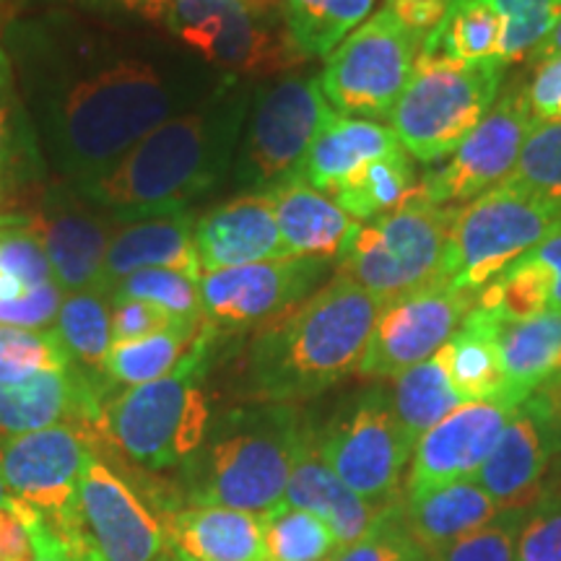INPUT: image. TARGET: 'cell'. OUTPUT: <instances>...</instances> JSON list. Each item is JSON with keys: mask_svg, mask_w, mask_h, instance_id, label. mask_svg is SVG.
<instances>
[{"mask_svg": "<svg viewBox=\"0 0 561 561\" xmlns=\"http://www.w3.org/2000/svg\"><path fill=\"white\" fill-rule=\"evenodd\" d=\"M3 45L45 161L68 182L104 172L224 79L164 47L76 24L21 26Z\"/></svg>", "mask_w": 561, "mask_h": 561, "instance_id": "1", "label": "cell"}, {"mask_svg": "<svg viewBox=\"0 0 561 561\" xmlns=\"http://www.w3.org/2000/svg\"><path fill=\"white\" fill-rule=\"evenodd\" d=\"M250 102L242 81L224 76L206 100L161 123L104 172L70 185L117 221L187 208L229 174Z\"/></svg>", "mask_w": 561, "mask_h": 561, "instance_id": "2", "label": "cell"}, {"mask_svg": "<svg viewBox=\"0 0 561 561\" xmlns=\"http://www.w3.org/2000/svg\"><path fill=\"white\" fill-rule=\"evenodd\" d=\"M385 301L335 276L284 318L261 328L242 362V396L294 403L320 396L359 369Z\"/></svg>", "mask_w": 561, "mask_h": 561, "instance_id": "3", "label": "cell"}, {"mask_svg": "<svg viewBox=\"0 0 561 561\" xmlns=\"http://www.w3.org/2000/svg\"><path fill=\"white\" fill-rule=\"evenodd\" d=\"M307 421L294 403L250 401L210 421L185 471L187 504H219L265 515L284 502Z\"/></svg>", "mask_w": 561, "mask_h": 561, "instance_id": "4", "label": "cell"}, {"mask_svg": "<svg viewBox=\"0 0 561 561\" xmlns=\"http://www.w3.org/2000/svg\"><path fill=\"white\" fill-rule=\"evenodd\" d=\"M219 339L206 322L170 375L107 398L96 432L149 471L185 466L201 450L214 421L206 377Z\"/></svg>", "mask_w": 561, "mask_h": 561, "instance_id": "5", "label": "cell"}, {"mask_svg": "<svg viewBox=\"0 0 561 561\" xmlns=\"http://www.w3.org/2000/svg\"><path fill=\"white\" fill-rule=\"evenodd\" d=\"M455 219L458 208L434 206L413 193L403 206L356 224L335 261V276L382 301L439 280Z\"/></svg>", "mask_w": 561, "mask_h": 561, "instance_id": "6", "label": "cell"}, {"mask_svg": "<svg viewBox=\"0 0 561 561\" xmlns=\"http://www.w3.org/2000/svg\"><path fill=\"white\" fill-rule=\"evenodd\" d=\"M500 60L462 62L421 53L401 100L390 112V128L411 159L434 164L458 149L500 100Z\"/></svg>", "mask_w": 561, "mask_h": 561, "instance_id": "7", "label": "cell"}, {"mask_svg": "<svg viewBox=\"0 0 561 561\" xmlns=\"http://www.w3.org/2000/svg\"><path fill=\"white\" fill-rule=\"evenodd\" d=\"M561 227V201L500 182L458 208L442 278L479 294Z\"/></svg>", "mask_w": 561, "mask_h": 561, "instance_id": "8", "label": "cell"}, {"mask_svg": "<svg viewBox=\"0 0 561 561\" xmlns=\"http://www.w3.org/2000/svg\"><path fill=\"white\" fill-rule=\"evenodd\" d=\"M335 110L320 89V79L286 73L252 96L240 149L234 157V187L240 193H268L297 178L312 140Z\"/></svg>", "mask_w": 561, "mask_h": 561, "instance_id": "9", "label": "cell"}, {"mask_svg": "<svg viewBox=\"0 0 561 561\" xmlns=\"http://www.w3.org/2000/svg\"><path fill=\"white\" fill-rule=\"evenodd\" d=\"M276 19L240 0H172L161 26L206 66L242 79L291 73L307 62Z\"/></svg>", "mask_w": 561, "mask_h": 561, "instance_id": "10", "label": "cell"}, {"mask_svg": "<svg viewBox=\"0 0 561 561\" xmlns=\"http://www.w3.org/2000/svg\"><path fill=\"white\" fill-rule=\"evenodd\" d=\"M419 50L421 42L396 13L377 11L328 55L320 73L322 94L343 117H390L411 79Z\"/></svg>", "mask_w": 561, "mask_h": 561, "instance_id": "11", "label": "cell"}, {"mask_svg": "<svg viewBox=\"0 0 561 561\" xmlns=\"http://www.w3.org/2000/svg\"><path fill=\"white\" fill-rule=\"evenodd\" d=\"M318 447L351 491L385 507L398 500V483L416 445L392 411L388 392L371 388L351 398L325 430H318Z\"/></svg>", "mask_w": 561, "mask_h": 561, "instance_id": "12", "label": "cell"}, {"mask_svg": "<svg viewBox=\"0 0 561 561\" xmlns=\"http://www.w3.org/2000/svg\"><path fill=\"white\" fill-rule=\"evenodd\" d=\"M473 305L476 294L453 289L445 278L385 301L356 371L367 380H396L432 359L458 333Z\"/></svg>", "mask_w": 561, "mask_h": 561, "instance_id": "13", "label": "cell"}, {"mask_svg": "<svg viewBox=\"0 0 561 561\" xmlns=\"http://www.w3.org/2000/svg\"><path fill=\"white\" fill-rule=\"evenodd\" d=\"M325 261L278 257L201 273L203 318L216 333L261 331L301 305L328 273Z\"/></svg>", "mask_w": 561, "mask_h": 561, "instance_id": "14", "label": "cell"}, {"mask_svg": "<svg viewBox=\"0 0 561 561\" xmlns=\"http://www.w3.org/2000/svg\"><path fill=\"white\" fill-rule=\"evenodd\" d=\"M94 439L81 426L0 437V476L13 500L30 504L60 528L76 525V494L83 468L94 455Z\"/></svg>", "mask_w": 561, "mask_h": 561, "instance_id": "15", "label": "cell"}, {"mask_svg": "<svg viewBox=\"0 0 561 561\" xmlns=\"http://www.w3.org/2000/svg\"><path fill=\"white\" fill-rule=\"evenodd\" d=\"M536 128L530 117L525 89H512L486 117L460 140L447 161L419 182V195L434 206H450L458 201H471L500 185L515 170L520 151Z\"/></svg>", "mask_w": 561, "mask_h": 561, "instance_id": "16", "label": "cell"}, {"mask_svg": "<svg viewBox=\"0 0 561 561\" xmlns=\"http://www.w3.org/2000/svg\"><path fill=\"white\" fill-rule=\"evenodd\" d=\"M115 216L96 208L68 180L42 187L37 210L26 227L34 231L53 278L62 291H100L104 255L117 229Z\"/></svg>", "mask_w": 561, "mask_h": 561, "instance_id": "17", "label": "cell"}, {"mask_svg": "<svg viewBox=\"0 0 561 561\" xmlns=\"http://www.w3.org/2000/svg\"><path fill=\"white\" fill-rule=\"evenodd\" d=\"M76 523L102 561H161L167 546L164 525L96 453L83 468Z\"/></svg>", "mask_w": 561, "mask_h": 561, "instance_id": "18", "label": "cell"}, {"mask_svg": "<svg viewBox=\"0 0 561 561\" xmlns=\"http://www.w3.org/2000/svg\"><path fill=\"white\" fill-rule=\"evenodd\" d=\"M517 405L507 401H468L439 421L413 447L405 496L471 481L494 453Z\"/></svg>", "mask_w": 561, "mask_h": 561, "instance_id": "19", "label": "cell"}, {"mask_svg": "<svg viewBox=\"0 0 561 561\" xmlns=\"http://www.w3.org/2000/svg\"><path fill=\"white\" fill-rule=\"evenodd\" d=\"M561 453V430L530 401L517 405L494 453L473 481L502 510L528 507L541 494L551 460Z\"/></svg>", "mask_w": 561, "mask_h": 561, "instance_id": "20", "label": "cell"}, {"mask_svg": "<svg viewBox=\"0 0 561 561\" xmlns=\"http://www.w3.org/2000/svg\"><path fill=\"white\" fill-rule=\"evenodd\" d=\"M107 392L79 369L42 371L24 382H0V437L70 424L96 432Z\"/></svg>", "mask_w": 561, "mask_h": 561, "instance_id": "21", "label": "cell"}, {"mask_svg": "<svg viewBox=\"0 0 561 561\" xmlns=\"http://www.w3.org/2000/svg\"><path fill=\"white\" fill-rule=\"evenodd\" d=\"M193 240L201 273L289 257L268 193H240L208 208L195 221Z\"/></svg>", "mask_w": 561, "mask_h": 561, "instance_id": "22", "label": "cell"}, {"mask_svg": "<svg viewBox=\"0 0 561 561\" xmlns=\"http://www.w3.org/2000/svg\"><path fill=\"white\" fill-rule=\"evenodd\" d=\"M193 234L195 216L187 208L121 221L104 255L100 291L110 294L125 276L144 268H172L201 278Z\"/></svg>", "mask_w": 561, "mask_h": 561, "instance_id": "23", "label": "cell"}, {"mask_svg": "<svg viewBox=\"0 0 561 561\" xmlns=\"http://www.w3.org/2000/svg\"><path fill=\"white\" fill-rule=\"evenodd\" d=\"M284 504L318 515L333 530V536L339 538L341 551L367 536L371 525L380 520L382 512L390 507V504L382 507V504L362 500L356 491H351L333 473V468L322 460L318 447V430H314L310 421H307L305 439H301L289 483H286Z\"/></svg>", "mask_w": 561, "mask_h": 561, "instance_id": "24", "label": "cell"}, {"mask_svg": "<svg viewBox=\"0 0 561 561\" xmlns=\"http://www.w3.org/2000/svg\"><path fill=\"white\" fill-rule=\"evenodd\" d=\"M167 546L191 561H268L263 520L219 504H185L164 520Z\"/></svg>", "mask_w": 561, "mask_h": 561, "instance_id": "25", "label": "cell"}, {"mask_svg": "<svg viewBox=\"0 0 561 561\" xmlns=\"http://www.w3.org/2000/svg\"><path fill=\"white\" fill-rule=\"evenodd\" d=\"M278 234L291 257L335 263L346 248L354 221L331 195L314 191L297 178L280 182L268 191Z\"/></svg>", "mask_w": 561, "mask_h": 561, "instance_id": "26", "label": "cell"}, {"mask_svg": "<svg viewBox=\"0 0 561 561\" xmlns=\"http://www.w3.org/2000/svg\"><path fill=\"white\" fill-rule=\"evenodd\" d=\"M398 510L405 533L424 557L483 528L502 512L500 504L473 479L447 483L426 494L403 496Z\"/></svg>", "mask_w": 561, "mask_h": 561, "instance_id": "27", "label": "cell"}, {"mask_svg": "<svg viewBox=\"0 0 561 561\" xmlns=\"http://www.w3.org/2000/svg\"><path fill=\"white\" fill-rule=\"evenodd\" d=\"M403 149L396 130L377 121L335 115L312 140L310 151L301 161L297 180L307 182L314 191L331 195L351 174L367 161H375L385 153Z\"/></svg>", "mask_w": 561, "mask_h": 561, "instance_id": "28", "label": "cell"}, {"mask_svg": "<svg viewBox=\"0 0 561 561\" xmlns=\"http://www.w3.org/2000/svg\"><path fill=\"white\" fill-rule=\"evenodd\" d=\"M500 354L504 369L502 401L520 405L561 364V310H549L523 322L500 320Z\"/></svg>", "mask_w": 561, "mask_h": 561, "instance_id": "29", "label": "cell"}, {"mask_svg": "<svg viewBox=\"0 0 561 561\" xmlns=\"http://www.w3.org/2000/svg\"><path fill=\"white\" fill-rule=\"evenodd\" d=\"M447 377L462 401H502L504 369L500 354V320L473 307L458 333L439 348Z\"/></svg>", "mask_w": 561, "mask_h": 561, "instance_id": "30", "label": "cell"}, {"mask_svg": "<svg viewBox=\"0 0 561 561\" xmlns=\"http://www.w3.org/2000/svg\"><path fill=\"white\" fill-rule=\"evenodd\" d=\"M45 178V153L21 96L11 55L0 42V191L21 193L37 187Z\"/></svg>", "mask_w": 561, "mask_h": 561, "instance_id": "31", "label": "cell"}, {"mask_svg": "<svg viewBox=\"0 0 561 561\" xmlns=\"http://www.w3.org/2000/svg\"><path fill=\"white\" fill-rule=\"evenodd\" d=\"M53 331L58 333L70 364L104 392H110V385L104 380V362L112 348L110 294L96 289L66 294Z\"/></svg>", "mask_w": 561, "mask_h": 561, "instance_id": "32", "label": "cell"}, {"mask_svg": "<svg viewBox=\"0 0 561 561\" xmlns=\"http://www.w3.org/2000/svg\"><path fill=\"white\" fill-rule=\"evenodd\" d=\"M206 322H172L164 331L144 339L112 343L104 362V380L110 388H136L159 380L182 362Z\"/></svg>", "mask_w": 561, "mask_h": 561, "instance_id": "33", "label": "cell"}, {"mask_svg": "<svg viewBox=\"0 0 561 561\" xmlns=\"http://www.w3.org/2000/svg\"><path fill=\"white\" fill-rule=\"evenodd\" d=\"M416 187L411 157L405 149H398L359 167L343 185L335 187L331 198L354 221H371L403 206L416 193Z\"/></svg>", "mask_w": 561, "mask_h": 561, "instance_id": "34", "label": "cell"}, {"mask_svg": "<svg viewBox=\"0 0 561 561\" xmlns=\"http://www.w3.org/2000/svg\"><path fill=\"white\" fill-rule=\"evenodd\" d=\"M390 403L409 439L416 445L426 432L434 430L442 419L450 416L466 401L453 388L445 362H442V354L437 351L432 359L421 362L396 377Z\"/></svg>", "mask_w": 561, "mask_h": 561, "instance_id": "35", "label": "cell"}, {"mask_svg": "<svg viewBox=\"0 0 561 561\" xmlns=\"http://www.w3.org/2000/svg\"><path fill=\"white\" fill-rule=\"evenodd\" d=\"M377 0H284L280 16L297 50L328 58L356 26L369 19Z\"/></svg>", "mask_w": 561, "mask_h": 561, "instance_id": "36", "label": "cell"}, {"mask_svg": "<svg viewBox=\"0 0 561 561\" xmlns=\"http://www.w3.org/2000/svg\"><path fill=\"white\" fill-rule=\"evenodd\" d=\"M502 39L504 16L491 9L486 0H455L439 30L421 42V53L445 55L462 62H489L500 60Z\"/></svg>", "mask_w": 561, "mask_h": 561, "instance_id": "37", "label": "cell"}, {"mask_svg": "<svg viewBox=\"0 0 561 561\" xmlns=\"http://www.w3.org/2000/svg\"><path fill=\"white\" fill-rule=\"evenodd\" d=\"M261 520L268 561H333L341 553L339 538L312 512L280 502Z\"/></svg>", "mask_w": 561, "mask_h": 561, "instance_id": "38", "label": "cell"}, {"mask_svg": "<svg viewBox=\"0 0 561 561\" xmlns=\"http://www.w3.org/2000/svg\"><path fill=\"white\" fill-rule=\"evenodd\" d=\"M198 280V276L172 268H144L112 286L110 299L146 301V305L157 307L174 320L206 322Z\"/></svg>", "mask_w": 561, "mask_h": 561, "instance_id": "39", "label": "cell"}, {"mask_svg": "<svg viewBox=\"0 0 561 561\" xmlns=\"http://www.w3.org/2000/svg\"><path fill=\"white\" fill-rule=\"evenodd\" d=\"M70 356L55 331L0 325V382H24L42 371L70 369Z\"/></svg>", "mask_w": 561, "mask_h": 561, "instance_id": "40", "label": "cell"}, {"mask_svg": "<svg viewBox=\"0 0 561 561\" xmlns=\"http://www.w3.org/2000/svg\"><path fill=\"white\" fill-rule=\"evenodd\" d=\"M486 3L504 16L502 66L528 60V55L561 21V0H486Z\"/></svg>", "mask_w": 561, "mask_h": 561, "instance_id": "41", "label": "cell"}, {"mask_svg": "<svg viewBox=\"0 0 561 561\" xmlns=\"http://www.w3.org/2000/svg\"><path fill=\"white\" fill-rule=\"evenodd\" d=\"M504 182L543 198L561 201V121L536 125L530 130L515 170Z\"/></svg>", "mask_w": 561, "mask_h": 561, "instance_id": "42", "label": "cell"}, {"mask_svg": "<svg viewBox=\"0 0 561 561\" xmlns=\"http://www.w3.org/2000/svg\"><path fill=\"white\" fill-rule=\"evenodd\" d=\"M53 268L30 227L0 229V299L53 284Z\"/></svg>", "mask_w": 561, "mask_h": 561, "instance_id": "43", "label": "cell"}, {"mask_svg": "<svg viewBox=\"0 0 561 561\" xmlns=\"http://www.w3.org/2000/svg\"><path fill=\"white\" fill-rule=\"evenodd\" d=\"M525 517H528V507L502 510L483 528L430 553L426 561H517V543H520Z\"/></svg>", "mask_w": 561, "mask_h": 561, "instance_id": "44", "label": "cell"}, {"mask_svg": "<svg viewBox=\"0 0 561 561\" xmlns=\"http://www.w3.org/2000/svg\"><path fill=\"white\" fill-rule=\"evenodd\" d=\"M517 561H561V479H553L528 504Z\"/></svg>", "mask_w": 561, "mask_h": 561, "instance_id": "45", "label": "cell"}, {"mask_svg": "<svg viewBox=\"0 0 561 561\" xmlns=\"http://www.w3.org/2000/svg\"><path fill=\"white\" fill-rule=\"evenodd\" d=\"M396 500L382 512L380 520L371 525L367 536L359 538L343 549L333 561H413L419 557V549L413 546L409 533L403 528L401 510Z\"/></svg>", "mask_w": 561, "mask_h": 561, "instance_id": "46", "label": "cell"}, {"mask_svg": "<svg viewBox=\"0 0 561 561\" xmlns=\"http://www.w3.org/2000/svg\"><path fill=\"white\" fill-rule=\"evenodd\" d=\"M30 536H32V561H102L100 551L83 536L79 523L70 528H60L39 515L30 512Z\"/></svg>", "mask_w": 561, "mask_h": 561, "instance_id": "47", "label": "cell"}, {"mask_svg": "<svg viewBox=\"0 0 561 561\" xmlns=\"http://www.w3.org/2000/svg\"><path fill=\"white\" fill-rule=\"evenodd\" d=\"M66 291L58 284H45L19 297L0 299V325L21 331H53Z\"/></svg>", "mask_w": 561, "mask_h": 561, "instance_id": "48", "label": "cell"}, {"mask_svg": "<svg viewBox=\"0 0 561 561\" xmlns=\"http://www.w3.org/2000/svg\"><path fill=\"white\" fill-rule=\"evenodd\" d=\"M172 322H185V320H174L167 312L157 310V307L146 305V301H130V299L112 301V343L144 339V335L164 331V328H170Z\"/></svg>", "mask_w": 561, "mask_h": 561, "instance_id": "49", "label": "cell"}, {"mask_svg": "<svg viewBox=\"0 0 561 561\" xmlns=\"http://www.w3.org/2000/svg\"><path fill=\"white\" fill-rule=\"evenodd\" d=\"M533 125L561 121V58L536 66L528 87H525Z\"/></svg>", "mask_w": 561, "mask_h": 561, "instance_id": "50", "label": "cell"}, {"mask_svg": "<svg viewBox=\"0 0 561 561\" xmlns=\"http://www.w3.org/2000/svg\"><path fill=\"white\" fill-rule=\"evenodd\" d=\"M30 504L13 500L0 507V561H32Z\"/></svg>", "mask_w": 561, "mask_h": 561, "instance_id": "51", "label": "cell"}, {"mask_svg": "<svg viewBox=\"0 0 561 561\" xmlns=\"http://www.w3.org/2000/svg\"><path fill=\"white\" fill-rule=\"evenodd\" d=\"M455 0H388L385 9L396 13V19L419 42L430 39L447 19Z\"/></svg>", "mask_w": 561, "mask_h": 561, "instance_id": "52", "label": "cell"}, {"mask_svg": "<svg viewBox=\"0 0 561 561\" xmlns=\"http://www.w3.org/2000/svg\"><path fill=\"white\" fill-rule=\"evenodd\" d=\"M79 3H87L91 9H100V11L128 13V16H138L144 21L161 24L172 0H79Z\"/></svg>", "mask_w": 561, "mask_h": 561, "instance_id": "53", "label": "cell"}, {"mask_svg": "<svg viewBox=\"0 0 561 561\" xmlns=\"http://www.w3.org/2000/svg\"><path fill=\"white\" fill-rule=\"evenodd\" d=\"M530 255L549 271L551 276V310H561V227L551 231L538 248L530 250Z\"/></svg>", "mask_w": 561, "mask_h": 561, "instance_id": "54", "label": "cell"}, {"mask_svg": "<svg viewBox=\"0 0 561 561\" xmlns=\"http://www.w3.org/2000/svg\"><path fill=\"white\" fill-rule=\"evenodd\" d=\"M528 401L536 405L538 411H543L553 424L561 430V364L551 371V377L538 388Z\"/></svg>", "mask_w": 561, "mask_h": 561, "instance_id": "55", "label": "cell"}, {"mask_svg": "<svg viewBox=\"0 0 561 561\" xmlns=\"http://www.w3.org/2000/svg\"><path fill=\"white\" fill-rule=\"evenodd\" d=\"M557 58H561V21L553 26V32L549 34V37H546L541 45H538L536 50L528 55V62L530 66H541V62H549Z\"/></svg>", "mask_w": 561, "mask_h": 561, "instance_id": "56", "label": "cell"}, {"mask_svg": "<svg viewBox=\"0 0 561 561\" xmlns=\"http://www.w3.org/2000/svg\"><path fill=\"white\" fill-rule=\"evenodd\" d=\"M32 219V214L26 210H16L9 208V193L0 191V229H11V227H26Z\"/></svg>", "mask_w": 561, "mask_h": 561, "instance_id": "57", "label": "cell"}, {"mask_svg": "<svg viewBox=\"0 0 561 561\" xmlns=\"http://www.w3.org/2000/svg\"><path fill=\"white\" fill-rule=\"evenodd\" d=\"M242 5H248L250 11L263 13V16H280V5L284 0H240Z\"/></svg>", "mask_w": 561, "mask_h": 561, "instance_id": "58", "label": "cell"}, {"mask_svg": "<svg viewBox=\"0 0 561 561\" xmlns=\"http://www.w3.org/2000/svg\"><path fill=\"white\" fill-rule=\"evenodd\" d=\"M9 489H5V481H3V476H0V507H3L5 502H9Z\"/></svg>", "mask_w": 561, "mask_h": 561, "instance_id": "59", "label": "cell"}, {"mask_svg": "<svg viewBox=\"0 0 561 561\" xmlns=\"http://www.w3.org/2000/svg\"><path fill=\"white\" fill-rule=\"evenodd\" d=\"M167 549H170V546H167ZM170 561H191V559H185V557H180V553H174L172 549H170Z\"/></svg>", "mask_w": 561, "mask_h": 561, "instance_id": "60", "label": "cell"}, {"mask_svg": "<svg viewBox=\"0 0 561 561\" xmlns=\"http://www.w3.org/2000/svg\"><path fill=\"white\" fill-rule=\"evenodd\" d=\"M413 561H426V557H424V553H419V557H416V559H413Z\"/></svg>", "mask_w": 561, "mask_h": 561, "instance_id": "61", "label": "cell"}, {"mask_svg": "<svg viewBox=\"0 0 561 561\" xmlns=\"http://www.w3.org/2000/svg\"><path fill=\"white\" fill-rule=\"evenodd\" d=\"M5 3V0H0V5H3Z\"/></svg>", "mask_w": 561, "mask_h": 561, "instance_id": "62", "label": "cell"}]
</instances>
